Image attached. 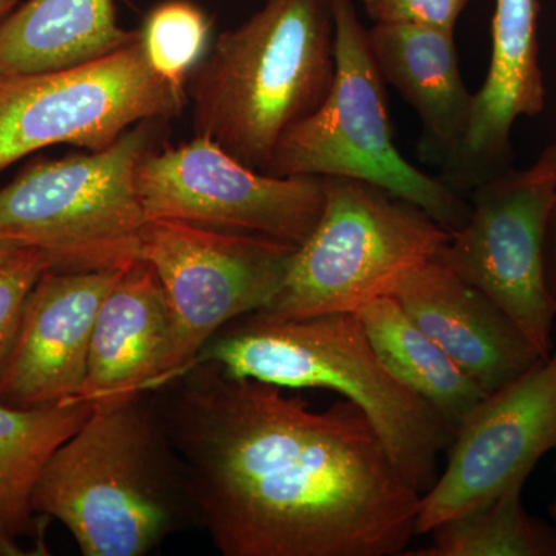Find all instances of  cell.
<instances>
[{
  "label": "cell",
  "instance_id": "1",
  "mask_svg": "<svg viewBox=\"0 0 556 556\" xmlns=\"http://www.w3.org/2000/svg\"><path fill=\"white\" fill-rule=\"evenodd\" d=\"M197 521L225 556H399L420 493L354 402L325 412L197 362L152 391Z\"/></svg>",
  "mask_w": 556,
  "mask_h": 556
},
{
  "label": "cell",
  "instance_id": "2",
  "mask_svg": "<svg viewBox=\"0 0 556 556\" xmlns=\"http://www.w3.org/2000/svg\"><path fill=\"white\" fill-rule=\"evenodd\" d=\"M31 508L67 527L86 556L149 555L199 522L152 393L94 404L43 467Z\"/></svg>",
  "mask_w": 556,
  "mask_h": 556
},
{
  "label": "cell",
  "instance_id": "3",
  "mask_svg": "<svg viewBox=\"0 0 556 556\" xmlns=\"http://www.w3.org/2000/svg\"><path fill=\"white\" fill-rule=\"evenodd\" d=\"M197 362L217 364L233 378L342 394L367 415L394 466L420 495L437 481L438 457L455 437L437 409L388 371L357 314H249L223 328Z\"/></svg>",
  "mask_w": 556,
  "mask_h": 556
},
{
  "label": "cell",
  "instance_id": "4",
  "mask_svg": "<svg viewBox=\"0 0 556 556\" xmlns=\"http://www.w3.org/2000/svg\"><path fill=\"white\" fill-rule=\"evenodd\" d=\"M334 75L331 0H265L190 73L195 135L266 174L278 141L320 108Z\"/></svg>",
  "mask_w": 556,
  "mask_h": 556
},
{
  "label": "cell",
  "instance_id": "5",
  "mask_svg": "<svg viewBox=\"0 0 556 556\" xmlns=\"http://www.w3.org/2000/svg\"><path fill=\"white\" fill-rule=\"evenodd\" d=\"M331 5L336 46L331 89L313 115L281 137L266 174L361 179L409 201L455 232L466 225L470 203L401 155L368 30L353 0H331Z\"/></svg>",
  "mask_w": 556,
  "mask_h": 556
},
{
  "label": "cell",
  "instance_id": "6",
  "mask_svg": "<svg viewBox=\"0 0 556 556\" xmlns=\"http://www.w3.org/2000/svg\"><path fill=\"white\" fill-rule=\"evenodd\" d=\"M452 237L427 212L354 178H325L316 228L294 255L268 308L274 318L353 313L394 295L409 270L437 257Z\"/></svg>",
  "mask_w": 556,
  "mask_h": 556
},
{
  "label": "cell",
  "instance_id": "7",
  "mask_svg": "<svg viewBox=\"0 0 556 556\" xmlns=\"http://www.w3.org/2000/svg\"><path fill=\"white\" fill-rule=\"evenodd\" d=\"M146 123L108 149L47 161L0 189V239L46 254L62 273L124 269L141 260L148 222L137 188Z\"/></svg>",
  "mask_w": 556,
  "mask_h": 556
},
{
  "label": "cell",
  "instance_id": "8",
  "mask_svg": "<svg viewBox=\"0 0 556 556\" xmlns=\"http://www.w3.org/2000/svg\"><path fill=\"white\" fill-rule=\"evenodd\" d=\"M186 102L150 65L141 38L51 72L0 79V169L36 150L100 152L130 127L177 115Z\"/></svg>",
  "mask_w": 556,
  "mask_h": 556
},
{
  "label": "cell",
  "instance_id": "9",
  "mask_svg": "<svg viewBox=\"0 0 556 556\" xmlns=\"http://www.w3.org/2000/svg\"><path fill=\"white\" fill-rule=\"evenodd\" d=\"M295 249L177 219L146 222L141 260L155 270L170 313L166 383L185 372L223 328L268 308Z\"/></svg>",
  "mask_w": 556,
  "mask_h": 556
},
{
  "label": "cell",
  "instance_id": "10",
  "mask_svg": "<svg viewBox=\"0 0 556 556\" xmlns=\"http://www.w3.org/2000/svg\"><path fill=\"white\" fill-rule=\"evenodd\" d=\"M556 197V144L527 169L511 167L470 190V215L438 258L496 303L543 356L556 306L544 278V237Z\"/></svg>",
  "mask_w": 556,
  "mask_h": 556
},
{
  "label": "cell",
  "instance_id": "11",
  "mask_svg": "<svg viewBox=\"0 0 556 556\" xmlns=\"http://www.w3.org/2000/svg\"><path fill=\"white\" fill-rule=\"evenodd\" d=\"M137 188L148 218L177 219L300 247L325 204L324 177H274L244 166L212 139L139 161Z\"/></svg>",
  "mask_w": 556,
  "mask_h": 556
},
{
  "label": "cell",
  "instance_id": "12",
  "mask_svg": "<svg viewBox=\"0 0 556 556\" xmlns=\"http://www.w3.org/2000/svg\"><path fill=\"white\" fill-rule=\"evenodd\" d=\"M552 448H556V351L486 394L460 424L444 475L420 496L417 535L511 485L525 484Z\"/></svg>",
  "mask_w": 556,
  "mask_h": 556
},
{
  "label": "cell",
  "instance_id": "13",
  "mask_svg": "<svg viewBox=\"0 0 556 556\" xmlns=\"http://www.w3.org/2000/svg\"><path fill=\"white\" fill-rule=\"evenodd\" d=\"M124 269H47L40 276L0 369V405L38 408L78 401L98 311Z\"/></svg>",
  "mask_w": 556,
  "mask_h": 556
},
{
  "label": "cell",
  "instance_id": "14",
  "mask_svg": "<svg viewBox=\"0 0 556 556\" xmlns=\"http://www.w3.org/2000/svg\"><path fill=\"white\" fill-rule=\"evenodd\" d=\"M538 11V0H496L489 72L473 93L463 146L439 177L456 192H470L479 182L511 169L515 121L533 118L546 108Z\"/></svg>",
  "mask_w": 556,
  "mask_h": 556
},
{
  "label": "cell",
  "instance_id": "15",
  "mask_svg": "<svg viewBox=\"0 0 556 556\" xmlns=\"http://www.w3.org/2000/svg\"><path fill=\"white\" fill-rule=\"evenodd\" d=\"M394 298L486 394L546 357L496 303L438 255L405 274Z\"/></svg>",
  "mask_w": 556,
  "mask_h": 556
},
{
  "label": "cell",
  "instance_id": "16",
  "mask_svg": "<svg viewBox=\"0 0 556 556\" xmlns=\"http://www.w3.org/2000/svg\"><path fill=\"white\" fill-rule=\"evenodd\" d=\"M170 345L163 287L152 266L138 260L102 300L78 401L94 405L159 390L166 383Z\"/></svg>",
  "mask_w": 556,
  "mask_h": 556
},
{
  "label": "cell",
  "instance_id": "17",
  "mask_svg": "<svg viewBox=\"0 0 556 556\" xmlns=\"http://www.w3.org/2000/svg\"><path fill=\"white\" fill-rule=\"evenodd\" d=\"M368 42L386 84L396 87L419 116L420 153L444 170L463 146L473 108V93L460 73L455 31L376 24L368 30Z\"/></svg>",
  "mask_w": 556,
  "mask_h": 556
},
{
  "label": "cell",
  "instance_id": "18",
  "mask_svg": "<svg viewBox=\"0 0 556 556\" xmlns=\"http://www.w3.org/2000/svg\"><path fill=\"white\" fill-rule=\"evenodd\" d=\"M113 0H28L0 22V79L72 67L138 38Z\"/></svg>",
  "mask_w": 556,
  "mask_h": 556
},
{
  "label": "cell",
  "instance_id": "19",
  "mask_svg": "<svg viewBox=\"0 0 556 556\" xmlns=\"http://www.w3.org/2000/svg\"><path fill=\"white\" fill-rule=\"evenodd\" d=\"M356 314L388 371L437 409L453 431L486 396L394 295L375 300Z\"/></svg>",
  "mask_w": 556,
  "mask_h": 556
},
{
  "label": "cell",
  "instance_id": "20",
  "mask_svg": "<svg viewBox=\"0 0 556 556\" xmlns=\"http://www.w3.org/2000/svg\"><path fill=\"white\" fill-rule=\"evenodd\" d=\"M93 404L62 401L38 408L0 405V555L20 554L36 533L33 490L51 455L89 417Z\"/></svg>",
  "mask_w": 556,
  "mask_h": 556
},
{
  "label": "cell",
  "instance_id": "21",
  "mask_svg": "<svg viewBox=\"0 0 556 556\" xmlns=\"http://www.w3.org/2000/svg\"><path fill=\"white\" fill-rule=\"evenodd\" d=\"M525 484L434 527L430 546L409 556H556V529L530 517Z\"/></svg>",
  "mask_w": 556,
  "mask_h": 556
},
{
  "label": "cell",
  "instance_id": "22",
  "mask_svg": "<svg viewBox=\"0 0 556 556\" xmlns=\"http://www.w3.org/2000/svg\"><path fill=\"white\" fill-rule=\"evenodd\" d=\"M208 33L211 22L195 3L167 0L150 11L139 38L155 72L186 93V80L203 61Z\"/></svg>",
  "mask_w": 556,
  "mask_h": 556
},
{
  "label": "cell",
  "instance_id": "23",
  "mask_svg": "<svg viewBox=\"0 0 556 556\" xmlns=\"http://www.w3.org/2000/svg\"><path fill=\"white\" fill-rule=\"evenodd\" d=\"M47 269L49 260L35 248L21 249L0 266V369L16 339L28 294Z\"/></svg>",
  "mask_w": 556,
  "mask_h": 556
},
{
  "label": "cell",
  "instance_id": "24",
  "mask_svg": "<svg viewBox=\"0 0 556 556\" xmlns=\"http://www.w3.org/2000/svg\"><path fill=\"white\" fill-rule=\"evenodd\" d=\"M376 24H415L455 31L470 0H361Z\"/></svg>",
  "mask_w": 556,
  "mask_h": 556
},
{
  "label": "cell",
  "instance_id": "25",
  "mask_svg": "<svg viewBox=\"0 0 556 556\" xmlns=\"http://www.w3.org/2000/svg\"><path fill=\"white\" fill-rule=\"evenodd\" d=\"M544 278L548 294L556 306V197L548 214L546 237H544Z\"/></svg>",
  "mask_w": 556,
  "mask_h": 556
},
{
  "label": "cell",
  "instance_id": "26",
  "mask_svg": "<svg viewBox=\"0 0 556 556\" xmlns=\"http://www.w3.org/2000/svg\"><path fill=\"white\" fill-rule=\"evenodd\" d=\"M21 249H24V247L14 243V241L0 239V266L5 265L14 254H17V252L21 251Z\"/></svg>",
  "mask_w": 556,
  "mask_h": 556
},
{
  "label": "cell",
  "instance_id": "27",
  "mask_svg": "<svg viewBox=\"0 0 556 556\" xmlns=\"http://www.w3.org/2000/svg\"><path fill=\"white\" fill-rule=\"evenodd\" d=\"M14 2H16V0H0V22L9 16L11 10H13Z\"/></svg>",
  "mask_w": 556,
  "mask_h": 556
},
{
  "label": "cell",
  "instance_id": "28",
  "mask_svg": "<svg viewBox=\"0 0 556 556\" xmlns=\"http://www.w3.org/2000/svg\"><path fill=\"white\" fill-rule=\"evenodd\" d=\"M551 511H552V517H554L555 522H556V497H555L554 504H552Z\"/></svg>",
  "mask_w": 556,
  "mask_h": 556
}]
</instances>
